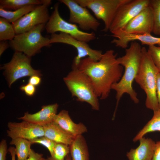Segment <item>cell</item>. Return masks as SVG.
<instances>
[{
	"label": "cell",
	"instance_id": "obj_1",
	"mask_svg": "<svg viewBox=\"0 0 160 160\" xmlns=\"http://www.w3.org/2000/svg\"><path fill=\"white\" fill-rule=\"evenodd\" d=\"M114 51L110 49L103 54L99 60L95 61L87 57L76 66L88 77L96 95L101 100L108 97L112 85L122 76L123 67L118 63Z\"/></svg>",
	"mask_w": 160,
	"mask_h": 160
},
{
	"label": "cell",
	"instance_id": "obj_2",
	"mask_svg": "<svg viewBox=\"0 0 160 160\" xmlns=\"http://www.w3.org/2000/svg\"><path fill=\"white\" fill-rule=\"evenodd\" d=\"M142 48L140 44L136 41H132L129 47L125 49V55L117 58L118 63L124 67V71L120 80L113 84L111 87V89L116 92V103L113 118L115 116L119 101L124 93L129 95L135 103L139 102L137 94L132 85L140 65Z\"/></svg>",
	"mask_w": 160,
	"mask_h": 160
},
{
	"label": "cell",
	"instance_id": "obj_3",
	"mask_svg": "<svg viewBox=\"0 0 160 160\" xmlns=\"http://www.w3.org/2000/svg\"><path fill=\"white\" fill-rule=\"evenodd\" d=\"M159 72L147 49L142 48L140 65L135 80L146 95V107L155 111L160 109L157 96L156 83Z\"/></svg>",
	"mask_w": 160,
	"mask_h": 160
},
{
	"label": "cell",
	"instance_id": "obj_4",
	"mask_svg": "<svg viewBox=\"0 0 160 160\" xmlns=\"http://www.w3.org/2000/svg\"><path fill=\"white\" fill-rule=\"evenodd\" d=\"M63 80L72 96L76 97L77 100L87 103L93 109L99 110L98 97L92 83L87 76L76 66L73 65L72 70L63 78Z\"/></svg>",
	"mask_w": 160,
	"mask_h": 160
},
{
	"label": "cell",
	"instance_id": "obj_5",
	"mask_svg": "<svg viewBox=\"0 0 160 160\" xmlns=\"http://www.w3.org/2000/svg\"><path fill=\"white\" fill-rule=\"evenodd\" d=\"M46 24L38 25L28 31L16 35L10 41V46L15 52H21L30 57L39 52L43 47H50V39L41 34Z\"/></svg>",
	"mask_w": 160,
	"mask_h": 160
},
{
	"label": "cell",
	"instance_id": "obj_6",
	"mask_svg": "<svg viewBox=\"0 0 160 160\" xmlns=\"http://www.w3.org/2000/svg\"><path fill=\"white\" fill-rule=\"evenodd\" d=\"M59 4H55L54 10L46 24L45 28L47 33L51 34L57 32L69 35L76 39L87 43L95 39L96 36L94 32L87 33L79 28L76 24L67 22L60 15Z\"/></svg>",
	"mask_w": 160,
	"mask_h": 160
},
{
	"label": "cell",
	"instance_id": "obj_7",
	"mask_svg": "<svg viewBox=\"0 0 160 160\" xmlns=\"http://www.w3.org/2000/svg\"><path fill=\"white\" fill-rule=\"evenodd\" d=\"M82 6L90 9L96 18L104 24L102 31L107 32L119 8L128 0H75Z\"/></svg>",
	"mask_w": 160,
	"mask_h": 160
},
{
	"label": "cell",
	"instance_id": "obj_8",
	"mask_svg": "<svg viewBox=\"0 0 160 160\" xmlns=\"http://www.w3.org/2000/svg\"><path fill=\"white\" fill-rule=\"evenodd\" d=\"M31 57L24 53L15 52L11 61L1 67L5 70L9 86L18 79L26 76H41L40 71L34 69L31 64Z\"/></svg>",
	"mask_w": 160,
	"mask_h": 160
},
{
	"label": "cell",
	"instance_id": "obj_9",
	"mask_svg": "<svg viewBox=\"0 0 160 160\" xmlns=\"http://www.w3.org/2000/svg\"><path fill=\"white\" fill-rule=\"evenodd\" d=\"M50 43H63L71 45L75 47L77 55L74 58L73 65L77 66L80 60L87 56L94 61L99 60L103 55L102 51L91 48L87 43L77 40L67 34L60 32L51 35Z\"/></svg>",
	"mask_w": 160,
	"mask_h": 160
},
{
	"label": "cell",
	"instance_id": "obj_10",
	"mask_svg": "<svg viewBox=\"0 0 160 160\" xmlns=\"http://www.w3.org/2000/svg\"><path fill=\"white\" fill-rule=\"evenodd\" d=\"M150 0H128L118 9L110 27L112 34L122 30L141 11L149 5Z\"/></svg>",
	"mask_w": 160,
	"mask_h": 160
},
{
	"label": "cell",
	"instance_id": "obj_11",
	"mask_svg": "<svg viewBox=\"0 0 160 160\" xmlns=\"http://www.w3.org/2000/svg\"><path fill=\"white\" fill-rule=\"evenodd\" d=\"M51 3V0H46L43 4L37 5L33 10L12 23L16 35L28 31L38 25L46 24L49 19L48 7Z\"/></svg>",
	"mask_w": 160,
	"mask_h": 160
},
{
	"label": "cell",
	"instance_id": "obj_12",
	"mask_svg": "<svg viewBox=\"0 0 160 160\" xmlns=\"http://www.w3.org/2000/svg\"><path fill=\"white\" fill-rule=\"evenodd\" d=\"M59 1L65 4L69 10V22L77 24L81 30H97L100 23L87 8L78 4L75 0H60Z\"/></svg>",
	"mask_w": 160,
	"mask_h": 160
},
{
	"label": "cell",
	"instance_id": "obj_13",
	"mask_svg": "<svg viewBox=\"0 0 160 160\" xmlns=\"http://www.w3.org/2000/svg\"><path fill=\"white\" fill-rule=\"evenodd\" d=\"M153 24L152 10L149 4L131 20L121 31L132 34H151L153 33Z\"/></svg>",
	"mask_w": 160,
	"mask_h": 160
},
{
	"label": "cell",
	"instance_id": "obj_14",
	"mask_svg": "<svg viewBox=\"0 0 160 160\" xmlns=\"http://www.w3.org/2000/svg\"><path fill=\"white\" fill-rule=\"evenodd\" d=\"M7 136L12 139L20 138L31 140L44 136L43 126L23 121L8 123Z\"/></svg>",
	"mask_w": 160,
	"mask_h": 160
},
{
	"label": "cell",
	"instance_id": "obj_15",
	"mask_svg": "<svg viewBox=\"0 0 160 160\" xmlns=\"http://www.w3.org/2000/svg\"><path fill=\"white\" fill-rule=\"evenodd\" d=\"M58 107L57 103L43 106L37 112L31 114L27 112L18 119L43 126L54 121Z\"/></svg>",
	"mask_w": 160,
	"mask_h": 160
},
{
	"label": "cell",
	"instance_id": "obj_16",
	"mask_svg": "<svg viewBox=\"0 0 160 160\" xmlns=\"http://www.w3.org/2000/svg\"><path fill=\"white\" fill-rule=\"evenodd\" d=\"M136 148L131 149L127 153L128 160H152L156 143L150 138L143 137Z\"/></svg>",
	"mask_w": 160,
	"mask_h": 160
},
{
	"label": "cell",
	"instance_id": "obj_17",
	"mask_svg": "<svg viewBox=\"0 0 160 160\" xmlns=\"http://www.w3.org/2000/svg\"><path fill=\"white\" fill-rule=\"evenodd\" d=\"M54 121L68 133L75 137L87 132L86 126L82 123H74L68 111L62 110L55 117Z\"/></svg>",
	"mask_w": 160,
	"mask_h": 160
},
{
	"label": "cell",
	"instance_id": "obj_18",
	"mask_svg": "<svg viewBox=\"0 0 160 160\" xmlns=\"http://www.w3.org/2000/svg\"><path fill=\"white\" fill-rule=\"evenodd\" d=\"M43 127L44 136L57 143L69 145L75 137L65 131L54 121Z\"/></svg>",
	"mask_w": 160,
	"mask_h": 160
},
{
	"label": "cell",
	"instance_id": "obj_19",
	"mask_svg": "<svg viewBox=\"0 0 160 160\" xmlns=\"http://www.w3.org/2000/svg\"><path fill=\"white\" fill-rule=\"evenodd\" d=\"M69 147L71 160H89L87 145L82 135L75 137Z\"/></svg>",
	"mask_w": 160,
	"mask_h": 160
},
{
	"label": "cell",
	"instance_id": "obj_20",
	"mask_svg": "<svg viewBox=\"0 0 160 160\" xmlns=\"http://www.w3.org/2000/svg\"><path fill=\"white\" fill-rule=\"evenodd\" d=\"M155 131L160 132V109L153 112L152 118L134 137L133 141L139 140L146 134Z\"/></svg>",
	"mask_w": 160,
	"mask_h": 160
},
{
	"label": "cell",
	"instance_id": "obj_21",
	"mask_svg": "<svg viewBox=\"0 0 160 160\" xmlns=\"http://www.w3.org/2000/svg\"><path fill=\"white\" fill-rule=\"evenodd\" d=\"M46 0H0V8L9 11L15 10L25 6L43 4Z\"/></svg>",
	"mask_w": 160,
	"mask_h": 160
},
{
	"label": "cell",
	"instance_id": "obj_22",
	"mask_svg": "<svg viewBox=\"0 0 160 160\" xmlns=\"http://www.w3.org/2000/svg\"><path fill=\"white\" fill-rule=\"evenodd\" d=\"M37 5H31L14 11H9L0 8V16L9 23L16 22L25 14L33 10Z\"/></svg>",
	"mask_w": 160,
	"mask_h": 160
},
{
	"label": "cell",
	"instance_id": "obj_23",
	"mask_svg": "<svg viewBox=\"0 0 160 160\" xmlns=\"http://www.w3.org/2000/svg\"><path fill=\"white\" fill-rule=\"evenodd\" d=\"M10 144L15 146V153L17 160H26L31 149L32 145L29 140L20 138L12 139Z\"/></svg>",
	"mask_w": 160,
	"mask_h": 160
},
{
	"label": "cell",
	"instance_id": "obj_24",
	"mask_svg": "<svg viewBox=\"0 0 160 160\" xmlns=\"http://www.w3.org/2000/svg\"><path fill=\"white\" fill-rule=\"evenodd\" d=\"M16 34L14 28L9 22L4 18H0V41L12 40Z\"/></svg>",
	"mask_w": 160,
	"mask_h": 160
},
{
	"label": "cell",
	"instance_id": "obj_25",
	"mask_svg": "<svg viewBox=\"0 0 160 160\" xmlns=\"http://www.w3.org/2000/svg\"><path fill=\"white\" fill-rule=\"evenodd\" d=\"M149 6L152 10L153 18L152 33L160 36V0H150Z\"/></svg>",
	"mask_w": 160,
	"mask_h": 160
},
{
	"label": "cell",
	"instance_id": "obj_26",
	"mask_svg": "<svg viewBox=\"0 0 160 160\" xmlns=\"http://www.w3.org/2000/svg\"><path fill=\"white\" fill-rule=\"evenodd\" d=\"M69 145L62 143H57L52 154L48 157L47 160H65L69 154Z\"/></svg>",
	"mask_w": 160,
	"mask_h": 160
},
{
	"label": "cell",
	"instance_id": "obj_27",
	"mask_svg": "<svg viewBox=\"0 0 160 160\" xmlns=\"http://www.w3.org/2000/svg\"><path fill=\"white\" fill-rule=\"evenodd\" d=\"M32 144L38 143L45 147L49 151L50 155L52 154L57 143L44 136L29 140Z\"/></svg>",
	"mask_w": 160,
	"mask_h": 160
},
{
	"label": "cell",
	"instance_id": "obj_28",
	"mask_svg": "<svg viewBox=\"0 0 160 160\" xmlns=\"http://www.w3.org/2000/svg\"><path fill=\"white\" fill-rule=\"evenodd\" d=\"M147 50L154 64L160 72V46H149Z\"/></svg>",
	"mask_w": 160,
	"mask_h": 160
},
{
	"label": "cell",
	"instance_id": "obj_29",
	"mask_svg": "<svg viewBox=\"0 0 160 160\" xmlns=\"http://www.w3.org/2000/svg\"><path fill=\"white\" fill-rule=\"evenodd\" d=\"M20 89L24 91L27 95L30 96L34 95L36 90L35 87L29 83L21 86Z\"/></svg>",
	"mask_w": 160,
	"mask_h": 160
},
{
	"label": "cell",
	"instance_id": "obj_30",
	"mask_svg": "<svg viewBox=\"0 0 160 160\" xmlns=\"http://www.w3.org/2000/svg\"><path fill=\"white\" fill-rule=\"evenodd\" d=\"M7 148L6 140L2 139L0 143V160H6Z\"/></svg>",
	"mask_w": 160,
	"mask_h": 160
},
{
	"label": "cell",
	"instance_id": "obj_31",
	"mask_svg": "<svg viewBox=\"0 0 160 160\" xmlns=\"http://www.w3.org/2000/svg\"><path fill=\"white\" fill-rule=\"evenodd\" d=\"M26 160H47L43 157L42 154L36 152L31 149L29 155Z\"/></svg>",
	"mask_w": 160,
	"mask_h": 160
},
{
	"label": "cell",
	"instance_id": "obj_32",
	"mask_svg": "<svg viewBox=\"0 0 160 160\" xmlns=\"http://www.w3.org/2000/svg\"><path fill=\"white\" fill-rule=\"evenodd\" d=\"M152 160H160V141L156 143Z\"/></svg>",
	"mask_w": 160,
	"mask_h": 160
},
{
	"label": "cell",
	"instance_id": "obj_33",
	"mask_svg": "<svg viewBox=\"0 0 160 160\" xmlns=\"http://www.w3.org/2000/svg\"><path fill=\"white\" fill-rule=\"evenodd\" d=\"M41 78L40 76L33 75L31 76L28 80V83L35 86L39 85L41 83Z\"/></svg>",
	"mask_w": 160,
	"mask_h": 160
},
{
	"label": "cell",
	"instance_id": "obj_34",
	"mask_svg": "<svg viewBox=\"0 0 160 160\" xmlns=\"http://www.w3.org/2000/svg\"><path fill=\"white\" fill-rule=\"evenodd\" d=\"M156 93L157 99L160 109V72H159L157 77Z\"/></svg>",
	"mask_w": 160,
	"mask_h": 160
},
{
	"label": "cell",
	"instance_id": "obj_35",
	"mask_svg": "<svg viewBox=\"0 0 160 160\" xmlns=\"http://www.w3.org/2000/svg\"><path fill=\"white\" fill-rule=\"evenodd\" d=\"M10 46L9 44L7 41H1L0 42V55Z\"/></svg>",
	"mask_w": 160,
	"mask_h": 160
},
{
	"label": "cell",
	"instance_id": "obj_36",
	"mask_svg": "<svg viewBox=\"0 0 160 160\" xmlns=\"http://www.w3.org/2000/svg\"><path fill=\"white\" fill-rule=\"evenodd\" d=\"M8 151L10 153L11 157V160H15V148L14 147H10Z\"/></svg>",
	"mask_w": 160,
	"mask_h": 160
},
{
	"label": "cell",
	"instance_id": "obj_37",
	"mask_svg": "<svg viewBox=\"0 0 160 160\" xmlns=\"http://www.w3.org/2000/svg\"><path fill=\"white\" fill-rule=\"evenodd\" d=\"M65 160H71V159L69 154L67 155L66 156Z\"/></svg>",
	"mask_w": 160,
	"mask_h": 160
},
{
	"label": "cell",
	"instance_id": "obj_38",
	"mask_svg": "<svg viewBox=\"0 0 160 160\" xmlns=\"http://www.w3.org/2000/svg\"></svg>",
	"mask_w": 160,
	"mask_h": 160
}]
</instances>
